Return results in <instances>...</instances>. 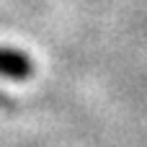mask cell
I'll return each mask as SVG.
<instances>
[{"instance_id":"cell-1","label":"cell","mask_w":147,"mask_h":147,"mask_svg":"<svg viewBox=\"0 0 147 147\" xmlns=\"http://www.w3.org/2000/svg\"><path fill=\"white\" fill-rule=\"evenodd\" d=\"M28 59L18 52H10V49H0V72L5 75H13V78H23L28 72Z\"/></svg>"}]
</instances>
